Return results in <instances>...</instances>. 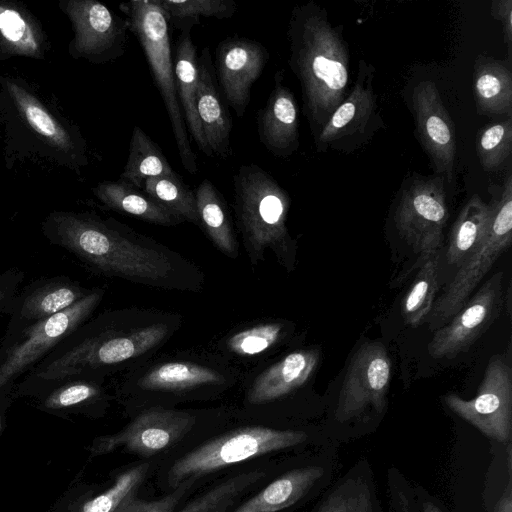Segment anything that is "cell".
<instances>
[{
  "instance_id": "74e56055",
  "label": "cell",
  "mask_w": 512,
  "mask_h": 512,
  "mask_svg": "<svg viewBox=\"0 0 512 512\" xmlns=\"http://www.w3.org/2000/svg\"><path fill=\"white\" fill-rule=\"evenodd\" d=\"M512 151V117L485 126L477 136L476 153L482 168L495 172L504 166Z\"/></svg>"
},
{
  "instance_id": "3957f363",
  "label": "cell",
  "mask_w": 512,
  "mask_h": 512,
  "mask_svg": "<svg viewBox=\"0 0 512 512\" xmlns=\"http://www.w3.org/2000/svg\"><path fill=\"white\" fill-rule=\"evenodd\" d=\"M307 440L301 430L262 425L238 427L215 435L170 456L161 480L170 491L191 482L197 486L212 475L256 458L291 449Z\"/></svg>"
},
{
  "instance_id": "603a6c76",
  "label": "cell",
  "mask_w": 512,
  "mask_h": 512,
  "mask_svg": "<svg viewBox=\"0 0 512 512\" xmlns=\"http://www.w3.org/2000/svg\"><path fill=\"white\" fill-rule=\"evenodd\" d=\"M48 50L46 35L24 6L0 1V61L16 57L42 59Z\"/></svg>"
},
{
  "instance_id": "7402d4cb",
  "label": "cell",
  "mask_w": 512,
  "mask_h": 512,
  "mask_svg": "<svg viewBox=\"0 0 512 512\" xmlns=\"http://www.w3.org/2000/svg\"><path fill=\"white\" fill-rule=\"evenodd\" d=\"M209 56L205 49L198 60L196 110L210 156L227 158L232 152V121L217 92Z\"/></svg>"
},
{
  "instance_id": "7c38bea8",
  "label": "cell",
  "mask_w": 512,
  "mask_h": 512,
  "mask_svg": "<svg viewBox=\"0 0 512 512\" xmlns=\"http://www.w3.org/2000/svg\"><path fill=\"white\" fill-rule=\"evenodd\" d=\"M444 178L414 177L401 193L394 221L401 237L424 258L438 253L448 219Z\"/></svg>"
},
{
  "instance_id": "7a4b0ae2",
  "label": "cell",
  "mask_w": 512,
  "mask_h": 512,
  "mask_svg": "<svg viewBox=\"0 0 512 512\" xmlns=\"http://www.w3.org/2000/svg\"><path fill=\"white\" fill-rule=\"evenodd\" d=\"M125 228L114 219L62 210L50 212L41 223V231L51 244L87 267L110 276L163 284L174 271L169 254Z\"/></svg>"
},
{
  "instance_id": "d590c367",
  "label": "cell",
  "mask_w": 512,
  "mask_h": 512,
  "mask_svg": "<svg viewBox=\"0 0 512 512\" xmlns=\"http://www.w3.org/2000/svg\"><path fill=\"white\" fill-rule=\"evenodd\" d=\"M438 289V253L425 258L403 301V318L407 325L419 326L429 315Z\"/></svg>"
},
{
  "instance_id": "d6a6232c",
  "label": "cell",
  "mask_w": 512,
  "mask_h": 512,
  "mask_svg": "<svg viewBox=\"0 0 512 512\" xmlns=\"http://www.w3.org/2000/svg\"><path fill=\"white\" fill-rule=\"evenodd\" d=\"M215 370L187 362H170L155 367L139 382L141 388L154 391H179L206 384L220 383Z\"/></svg>"
},
{
  "instance_id": "2e32d148",
  "label": "cell",
  "mask_w": 512,
  "mask_h": 512,
  "mask_svg": "<svg viewBox=\"0 0 512 512\" xmlns=\"http://www.w3.org/2000/svg\"><path fill=\"white\" fill-rule=\"evenodd\" d=\"M504 273L489 277L466 304L428 343L434 359H451L466 352L498 318L503 305Z\"/></svg>"
},
{
  "instance_id": "484cf974",
  "label": "cell",
  "mask_w": 512,
  "mask_h": 512,
  "mask_svg": "<svg viewBox=\"0 0 512 512\" xmlns=\"http://www.w3.org/2000/svg\"><path fill=\"white\" fill-rule=\"evenodd\" d=\"M473 92L478 114L512 117V73L502 61L484 55L476 58Z\"/></svg>"
},
{
  "instance_id": "30bf717a",
  "label": "cell",
  "mask_w": 512,
  "mask_h": 512,
  "mask_svg": "<svg viewBox=\"0 0 512 512\" xmlns=\"http://www.w3.org/2000/svg\"><path fill=\"white\" fill-rule=\"evenodd\" d=\"M1 83L24 131L48 158L75 171L88 164L86 142L76 127L59 119L23 80L8 76Z\"/></svg>"
},
{
  "instance_id": "4316f807",
  "label": "cell",
  "mask_w": 512,
  "mask_h": 512,
  "mask_svg": "<svg viewBox=\"0 0 512 512\" xmlns=\"http://www.w3.org/2000/svg\"><path fill=\"white\" fill-rule=\"evenodd\" d=\"M269 474L268 466L260 463L226 475L173 512H231L247 493L263 484Z\"/></svg>"
},
{
  "instance_id": "ab89813d",
  "label": "cell",
  "mask_w": 512,
  "mask_h": 512,
  "mask_svg": "<svg viewBox=\"0 0 512 512\" xmlns=\"http://www.w3.org/2000/svg\"><path fill=\"white\" fill-rule=\"evenodd\" d=\"M281 333L282 325L279 323L254 326L230 337L228 348L238 355H256L275 344Z\"/></svg>"
},
{
  "instance_id": "9a60e30c",
  "label": "cell",
  "mask_w": 512,
  "mask_h": 512,
  "mask_svg": "<svg viewBox=\"0 0 512 512\" xmlns=\"http://www.w3.org/2000/svg\"><path fill=\"white\" fill-rule=\"evenodd\" d=\"M391 362L385 346L377 341L363 343L347 367L338 397L335 417L347 421L372 409L382 413L387 406Z\"/></svg>"
},
{
  "instance_id": "e0dca14e",
  "label": "cell",
  "mask_w": 512,
  "mask_h": 512,
  "mask_svg": "<svg viewBox=\"0 0 512 512\" xmlns=\"http://www.w3.org/2000/svg\"><path fill=\"white\" fill-rule=\"evenodd\" d=\"M417 138L436 175L451 181L455 172L456 133L437 86L419 82L412 94Z\"/></svg>"
},
{
  "instance_id": "ee69618b",
  "label": "cell",
  "mask_w": 512,
  "mask_h": 512,
  "mask_svg": "<svg viewBox=\"0 0 512 512\" xmlns=\"http://www.w3.org/2000/svg\"><path fill=\"white\" fill-rule=\"evenodd\" d=\"M511 447L508 446V470L509 480L501 497L498 499L494 512H512V479H511Z\"/></svg>"
},
{
  "instance_id": "52a82bcc",
  "label": "cell",
  "mask_w": 512,
  "mask_h": 512,
  "mask_svg": "<svg viewBox=\"0 0 512 512\" xmlns=\"http://www.w3.org/2000/svg\"><path fill=\"white\" fill-rule=\"evenodd\" d=\"M119 9L125 15L128 30L143 48L170 119L181 163L186 171L195 174L198 166L176 92L166 16L150 0L123 2Z\"/></svg>"
},
{
  "instance_id": "ac0fdd59",
  "label": "cell",
  "mask_w": 512,
  "mask_h": 512,
  "mask_svg": "<svg viewBox=\"0 0 512 512\" xmlns=\"http://www.w3.org/2000/svg\"><path fill=\"white\" fill-rule=\"evenodd\" d=\"M215 69L219 85L229 106L243 117L251 100V88L269 59L258 41L232 36L216 48Z\"/></svg>"
},
{
  "instance_id": "ba28073f",
  "label": "cell",
  "mask_w": 512,
  "mask_h": 512,
  "mask_svg": "<svg viewBox=\"0 0 512 512\" xmlns=\"http://www.w3.org/2000/svg\"><path fill=\"white\" fill-rule=\"evenodd\" d=\"M104 291L94 289L68 309L3 335L0 343V387L12 388L91 316Z\"/></svg>"
},
{
  "instance_id": "1f68e13d",
  "label": "cell",
  "mask_w": 512,
  "mask_h": 512,
  "mask_svg": "<svg viewBox=\"0 0 512 512\" xmlns=\"http://www.w3.org/2000/svg\"><path fill=\"white\" fill-rule=\"evenodd\" d=\"M173 173L159 147L140 127L134 126L127 163L119 179L142 190L148 178Z\"/></svg>"
},
{
  "instance_id": "60d3db41",
  "label": "cell",
  "mask_w": 512,
  "mask_h": 512,
  "mask_svg": "<svg viewBox=\"0 0 512 512\" xmlns=\"http://www.w3.org/2000/svg\"><path fill=\"white\" fill-rule=\"evenodd\" d=\"M197 487L187 482L157 500H143L132 494L121 502L115 512H173Z\"/></svg>"
},
{
  "instance_id": "5bb4252c",
  "label": "cell",
  "mask_w": 512,
  "mask_h": 512,
  "mask_svg": "<svg viewBox=\"0 0 512 512\" xmlns=\"http://www.w3.org/2000/svg\"><path fill=\"white\" fill-rule=\"evenodd\" d=\"M74 36L68 45L72 58L103 64L125 53L128 27L125 20L95 0H61Z\"/></svg>"
},
{
  "instance_id": "8fae6325",
  "label": "cell",
  "mask_w": 512,
  "mask_h": 512,
  "mask_svg": "<svg viewBox=\"0 0 512 512\" xmlns=\"http://www.w3.org/2000/svg\"><path fill=\"white\" fill-rule=\"evenodd\" d=\"M375 68L361 59L348 96L329 117L314 140L318 151L357 150L384 127L373 88Z\"/></svg>"
},
{
  "instance_id": "8992f818",
  "label": "cell",
  "mask_w": 512,
  "mask_h": 512,
  "mask_svg": "<svg viewBox=\"0 0 512 512\" xmlns=\"http://www.w3.org/2000/svg\"><path fill=\"white\" fill-rule=\"evenodd\" d=\"M485 234L478 246L458 267L442 295L435 300L430 315L433 328L445 325L466 304L472 292L488 274L512 241V174L509 170L501 186L490 187Z\"/></svg>"
},
{
  "instance_id": "836d02e7",
  "label": "cell",
  "mask_w": 512,
  "mask_h": 512,
  "mask_svg": "<svg viewBox=\"0 0 512 512\" xmlns=\"http://www.w3.org/2000/svg\"><path fill=\"white\" fill-rule=\"evenodd\" d=\"M163 11L168 24L171 23L182 33H190L199 23L200 17L226 19L234 15L237 4L233 0H150Z\"/></svg>"
},
{
  "instance_id": "cb8c5ba5",
  "label": "cell",
  "mask_w": 512,
  "mask_h": 512,
  "mask_svg": "<svg viewBox=\"0 0 512 512\" xmlns=\"http://www.w3.org/2000/svg\"><path fill=\"white\" fill-rule=\"evenodd\" d=\"M319 358L318 349L288 354L255 379L248 393V401L252 404L273 401L302 386L313 374Z\"/></svg>"
},
{
  "instance_id": "4dcf8cb0",
  "label": "cell",
  "mask_w": 512,
  "mask_h": 512,
  "mask_svg": "<svg viewBox=\"0 0 512 512\" xmlns=\"http://www.w3.org/2000/svg\"><path fill=\"white\" fill-rule=\"evenodd\" d=\"M487 220V204L478 195L472 196L452 226L446 252L449 264L458 268L472 253L485 234Z\"/></svg>"
},
{
  "instance_id": "f6af8a7d",
  "label": "cell",
  "mask_w": 512,
  "mask_h": 512,
  "mask_svg": "<svg viewBox=\"0 0 512 512\" xmlns=\"http://www.w3.org/2000/svg\"><path fill=\"white\" fill-rule=\"evenodd\" d=\"M423 512H442V510L432 502H426L423 505Z\"/></svg>"
},
{
  "instance_id": "8d00e7d4",
  "label": "cell",
  "mask_w": 512,
  "mask_h": 512,
  "mask_svg": "<svg viewBox=\"0 0 512 512\" xmlns=\"http://www.w3.org/2000/svg\"><path fill=\"white\" fill-rule=\"evenodd\" d=\"M155 462L142 460L124 469L117 474L108 489L86 501L78 512H115L126 497L137 494Z\"/></svg>"
},
{
  "instance_id": "ffe728a7",
  "label": "cell",
  "mask_w": 512,
  "mask_h": 512,
  "mask_svg": "<svg viewBox=\"0 0 512 512\" xmlns=\"http://www.w3.org/2000/svg\"><path fill=\"white\" fill-rule=\"evenodd\" d=\"M99 374H74L56 378H36L24 375L16 382L19 393L36 398L47 411H72L93 405L103 398Z\"/></svg>"
},
{
  "instance_id": "e575fe53",
  "label": "cell",
  "mask_w": 512,
  "mask_h": 512,
  "mask_svg": "<svg viewBox=\"0 0 512 512\" xmlns=\"http://www.w3.org/2000/svg\"><path fill=\"white\" fill-rule=\"evenodd\" d=\"M142 190L180 221L199 223L195 194L175 172L148 178Z\"/></svg>"
},
{
  "instance_id": "d4e9b609",
  "label": "cell",
  "mask_w": 512,
  "mask_h": 512,
  "mask_svg": "<svg viewBox=\"0 0 512 512\" xmlns=\"http://www.w3.org/2000/svg\"><path fill=\"white\" fill-rule=\"evenodd\" d=\"M319 466L295 468L283 473L231 512H282L298 503L322 477Z\"/></svg>"
},
{
  "instance_id": "d6986e66",
  "label": "cell",
  "mask_w": 512,
  "mask_h": 512,
  "mask_svg": "<svg viewBox=\"0 0 512 512\" xmlns=\"http://www.w3.org/2000/svg\"><path fill=\"white\" fill-rule=\"evenodd\" d=\"M90 292L67 276L36 279L20 287L10 300L5 313L8 322L4 335L16 333L68 309Z\"/></svg>"
},
{
  "instance_id": "f35d334b",
  "label": "cell",
  "mask_w": 512,
  "mask_h": 512,
  "mask_svg": "<svg viewBox=\"0 0 512 512\" xmlns=\"http://www.w3.org/2000/svg\"><path fill=\"white\" fill-rule=\"evenodd\" d=\"M316 512H373L370 489L360 479H349L331 492Z\"/></svg>"
},
{
  "instance_id": "5b68a950",
  "label": "cell",
  "mask_w": 512,
  "mask_h": 512,
  "mask_svg": "<svg viewBox=\"0 0 512 512\" xmlns=\"http://www.w3.org/2000/svg\"><path fill=\"white\" fill-rule=\"evenodd\" d=\"M234 209L250 258L261 259L265 248H284L290 197L257 164L241 165L233 178Z\"/></svg>"
},
{
  "instance_id": "4fadbf2b",
  "label": "cell",
  "mask_w": 512,
  "mask_h": 512,
  "mask_svg": "<svg viewBox=\"0 0 512 512\" xmlns=\"http://www.w3.org/2000/svg\"><path fill=\"white\" fill-rule=\"evenodd\" d=\"M446 406L486 437L510 443L512 436V370L504 356L493 355L477 394L464 399L455 393L443 397Z\"/></svg>"
},
{
  "instance_id": "277c9868",
  "label": "cell",
  "mask_w": 512,
  "mask_h": 512,
  "mask_svg": "<svg viewBox=\"0 0 512 512\" xmlns=\"http://www.w3.org/2000/svg\"><path fill=\"white\" fill-rule=\"evenodd\" d=\"M167 332L162 324L122 333L100 319L85 321L25 375L49 379L100 374L104 367L144 354L160 343Z\"/></svg>"
},
{
  "instance_id": "f546056e",
  "label": "cell",
  "mask_w": 512,
  "mask_h": 512,
  "mask_svg": "<svg viewBox=\"0 0 512 512\" xmlns=\"http://www.w3.org/2000/svg\"><path fill=\"white\" fill-rule=\"evenodd\" d=\"M196 209L201 223L213 243L228 256L237 255V243L234 238L226 203L208 179H204L195 191Z\"/></svg>"
},
{
  "instance_id": "f1b7e54d",
  "label": "cell",
  "mask_w": 512,
  "mask_h": 512,
  "mask_svg": "<svg viewBox=\"0 0 512 512\" xmlns=\"http://www.w3.org/2000/svg\"><path fill=\"white\" fill-rule=\"evenodd\" d=\"M93 194L106 207L139 219L171 226L181 222L141 189L122 180L103 181L93 188Z\"/></svg>"
},
{
  "instance_id": "44dd1931",
  "label": "cell",
  "mask_w": 512,
  "mask_h": 512,
  "mask_svg": "<svg viewBox=\"0 0 512 512\" xmlns=\"http://www.w3.org/2000/svg\"><path fill=\"white\" fill-rule=\"evenodd\" d=\"M276 83L265 106L258 111L257 131L259 140L274 156L287 158L299 148L298 107L294 94Z\"/></svg>"
},
{
  "instance_id": "7bdbcfd3",
  "label": "cell",
  "mask_w": 512,
  "mask_h": 512,
  "mask_svg": "<svg viewBox=\"0 0 512 512\" xmlns=\"http://www.w3.org/2000/svg\"><path fill=\"white\" fill-rule=\"evenodd\" d=\"M491 14L499 20L504 34V40L507 45L508 58L511 62V49H512V1L511 0H496L491 3Z\"/></svg>"
},
{
  "instance_id": "bcb514c9",
  "label": "cell",
  "mask_w": 512,
  "mask_h": 512,
  "mask_svg": "<svg viewBox=\"0 0 512 512\" xmlns=\"http://www.w3.org/2000/svg\"><path fill=\"white\" fill-rule=\"evenodd\" d=\"M10 390H11L10 388H2V387H0V401H1L2 396H4ZM0 428H1V403H0Z\"/></svg>"
},
{
  "instance_id": "b9f144b4",
  "label": "cell",
  "mask_w": 512,
  "mask_h": 512,
  "mask_svg": "<svg viewBox=\"0 0 512 512\" xmlns=\"http://www.w3.org/2000/svg\"><path fill=\"white\" fill-rule=\"evenodd\" d=\"M24 272L18 267H10L0 272V318L24 281Z\"/></svg>"
},
{
  "instance_id": "83f0119b",
  "label": "cell",
  "mask_w": 512,
  "mask_h": 512,
  "mask_svg": "<svg viewBox=\"0 0 512 512\" xmlns=\"http://www.w3.org/2000/svg\"><path fill=\"white\" fill-rule=\"evenodd\" d=\"M174 77L186 127L199 149L210 156L196 110L198 57L190 33H182L176 44Z\"/></svg>"
},
{
  "instance_id": "6da1fadb",
  "label": "cell",
  "mask_w": 512,
  "mask_h": 512,
  "mask_svg": "<svg viewBox=\"0 0 512 512\" xmlns=\"http://www.w3.org/2000/svg\"><path fill=\"white\" fill-rule=\"evenodd\" d=\"M342 30L313 1L295 6L288 22V62L299 80L314 140L351 89L350 55Z\"/></svg>"
},
{
  "instance_id": "9c48e42d",
  "label": "cell",
  "mask_w": 512,
  "mask_h": 512,
  "mask_svg": "<svg viewBox=\"0 0 512 512\" xmlns=\"http://www.w3.org/2000/svg\"><path fill=\"white\" fill-rule=\"evenodd\" d=\"M196 425L197 416L189 411L150 408L122 430L94 439L90 453L99 456L122 449L143 460L164 459L185 448Z\"/></svg>"
}]
</instances>
